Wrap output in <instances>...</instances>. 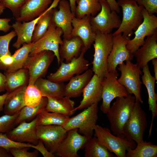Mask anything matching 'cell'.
<instances>
[{
    "instance_id": "bcb514c9",
    "label": "cell",
    "mask_w": 157,
    "mask_h": 157,
    "mask_svg": "<svg viewBox=\"0 0 157 157\" xmlns=\"http://www.w3.org/2000/svg\"><path fill=\"white\" fill-rule=\"evenodd\" d=\"M35 149L40 152L44 157H55V154L49 151L46 148L43 143L39 140L38 142L36 145Z\"/></svg>"
},
{
    "instance_id": "e575fe53",
    "label": "cell",
    "mask_w": 157,
    "mask_h": 157,
    "mask_svg": "<svg viewBox=\"0 0 157 157\" xmlns=\"http://www.w3.org/2000/svg\"><path fill=\"white\" fill-rule=\"evenodd\" d=\"M137 144L134 148L127 151L126 157H157V145L144 141Z\"/></svg>"
},
{
    "instance_id": "d6a6232c",
    "label": "cell",
    "mask_w": 157,
    "mask_h": 157,
    "mask_svg": "<svg viewBox=\"0 0 157 157\" xmlns=\"http://www.w3.org/2000/svg\"><path fill=\"white\" fill-rule=\"evenodd\" d=\"M85 157H113L114 154L99 142L97 138H90L85 146Z\"/></svg>"
},
{
    "instance_id": "11a10c76",
    "label": "cell",
    "mask_w": 157,
    "mask_h": 157,
    "mask_svg": "<svg viewBox=\"0 0 157 157\" xmlns=\"http://www.w3.org/2000/svg\"><path fill=\"white\" fill-rule=\"evenodd\" d=\"M5 8L2 6L1 4L0 0V15L3 13Z\"/></svg>"
},
{
    "instance_id": "8992f818",
    "label": "cell",
    "mask_w": 157,
    "mask_h": 157,
    "mask_svg": "<svg viewBox=\"0 0 157 157\" xmlns=\"http://www.w3.org/2000/svg\"><path fill=\"white\" fill-rule=\"evenodd\" d=\"M98 103H95L84 109L76 116L70 117L63 127L67 131L77 128L79 133L92 137L98 118Z\"/></svg>"
},
{
    "instance_id": "d590c367",
    "label": "cell",
    "mask_w": 157,
    "mask_h": 157,
    "mask_svg": "<svg viewBox=\"0 0 157 157\" xmlns=\"http://www.w3.org/2000/svg\"><path fill=\"white\" fill-rule=\"evenodd\" d=\"M47 102V97H43L40 103L38 106L34 107L25 106L18 113L15 125H17L22 122L35 118L40 111L45 108Z\"/></svg>"
},
{
    "instance_id": "9a60e30c",
    "label": "cell",
    "mask_w": 157,
    "mask_h": 157,
    "mask_svg": "<svg viewBox=\"0 0 157 157\" xmlns=\"http://www.w3.org/2000/svg\"><path fill=\"white\" fill-rule=\"evenodd\" d=\"M67 131L62 126L57 125H37L36 134L38 140L47 149L55 154L66 137Z\"/></svg>"
},
{
    "instance_id": "4fadbf2b",
    "label": "cell",
    "mask_w": 157,
    "mask_h": 157,
    "mask_svg": "<svg viewBox=\"0 0 157 157\" xmlns=\"http://www.w3.org/2000/svg\"><path fill=\"white\" fill-rule=\"evenodd\" d=\"M55 56L52 51L44 50L28 57L23 68L28 70V84H34L37 79L45 74Z\"/></svg>"
},
{
    "instance_id": "277c9868",
    "label": "cell",
    "mask_w": 157,
    "mask_h": 157,
    "mask_svg": "<svg viewBox=\"0 0 157 157\" xmlns=\"http://www.w3.org/2000/svg\"><path fill=\"white\" fill-rule=\"evenodd\" d=\"M94 136L99 143L105 146L110 152L118 157H126L127 151L136 147L133 140L124 135H115L108 128L96 124L94 129Z\"/></svg>"
},
{
    "instance_id": "7402d4cb",
    "label": "cell",
    "mask_w": 157,
    "mask_h": 157,
    "mask_svg": "<svg viewBox=\"0 0 157 157\" xmlns=\"http://www.w3.org/2000/svg\"><path fill=\"white\" fill-rule=\"evenodd\" d=\"M101 79L95 74L84 88L82 93L83 98L74 110L84 109L92 105L98 103L102 99Z\"/></svg>"
},
{
    "instance_id": "f35d334b",
    "label": "cell",
    "mask_w": 157,
    "mask_h": 157,
    "mask_svg": "<svg viewBox=\"0 0 157 157\" xmlns=\"http://www.w3.org/2000/svg\"><path fill=\"white\" fill-rule=\"evenodd\" d=\"M0 147H3L8 151L13 148H23L25 147H31L35 149L36 145L30 143H22L16 142L9 138L6 133H0Z\"/></svg>"
},
{
    "instance_id": "681fc988",
    "label": "cell",
    "mask_w": 157,
    "mask_h": 157,
    "mask_svg": "<svg viewBox=\"0 0 157 157\" xmlns=\"http://www.w3.org/2000/svg\"><path fill=\"white\" fill-rule=\"evenodd\" d=\"M6 76L0 72V92H4L6 90Z\"/></svg>"
},
{
    "instance_id": "52a82bcc",
    "label": "cell",
    "mask_w": 157,
    "mask_h": 157,
    "mask_svg": "<svg viewBox=\"0 0 157 157\" xmlns=\"http://www.w3.org/2000/svg\"><path fill=\"white\" fill-rule=\"evenodd\" d=\"M140 104L136 100L123 131L124 135L137 144L144 141L143 135L148 126L147 115Z\"/></svg>"
},
{
    "instance_id": "4316f807",
    "label": "cell",
    "mask_w": 157,
    "mask_h": 157,
    "mask_svg": "<svg viewBox=\"0 0 157 157\" xmlns=\"http://www.w3.org/2000/svg\"><path fill=\"white\" fill-rule=\"evenodd\" d=\"M27 86H22L8 93L4 106L5 114L10 115L16 114L25 106L24 95Z\"/></svg>"
},
{
    "instance_id": "ba28073f",
    "label": "cell",
    "mask_w": 157,
    "mask_h": 157,
    "mask_svg": "<svg viewBox=\"0 0 157 157\" xmlns=\"http://www.w3.org/2000/svg\"><path fill=\"white\" fill-rule=\"evenodd\" d=\"M86 51L83 47L78 57L73 58L68 63L61 61L57 70L49 75L47 79L54 82L64 83L69 80L74 75L79 74L87 70L90 64L84 58Z\"/></svg>"
},
{
    "instance_id": "6da1fadb",
    "label": "cell",
    "mask_w": 157,
    "mask_h": 157,
    "mask_svg": "<svg viewBox=\"0 0 157 157\" xmlns=\"http://www.w3.org/2000/svg\"><path fill=\"white\" fill-rule=\"evenodd\" d=\"M115 99L106 114L112 133L115 135H124V128L130 116L136 99L134 95L130 94L126 97Z\"/></svg>"
},
{
    "instance_id": "7dc6e473",
    "label": "cell",
    "mask_w": 157,
    "mask_h": 157,
    "mask_svg": "<svg viewBox=\"0 0 157 157\" xmlns=\"http://www.w3.org/2000/svg\"><path fill=\"white\" fill-rule=\"evenodd\" d=\"M10 21V18H0V31L5 32L9 31L11 27L9 24Z\"/></svg>"
},
{
    "instance_id": "30bf717a",
    "label": "cell",
    "mask_w": 157,
    "mask_h": 157,
    "mask_svg": "<svg viewBox=\"0 0 157 157\" xmlns=\"http://www.w3.org/2000/svg\"><path fill=\"white\" fill-rule=\"evenodd\" d=\"M63 34L62 29L57 27L52 21L45 34L34 42L29 56H33L42 51H50L54 53L59 65L61 60L59 49L60 45L63 42L61 36Z\"/></svg>"
},
{
    "instance_id": "f5cc1de1",
    "label": "cell",
    "mask_w": 157,
    "mask_h": 157,
    "mask_svg": "<svg viewBox=\"0 0 157 157\" xmlns=\"http://www.w3.org/2000/svg\"><path fill=\"white\" fill-rule=\"evenodd\" d=\"M72 12L75 14L76 3L78 0H69Z\"/></svg>"
},
{
    "instance_id": "ab89813d",
    "label": "cell",
    "mask_w": 157,
    "mask_h": 157,
    "mask_svg": "<svg viewBox=\"0 0 157 157\" xmlns=\"http://www.w3.org/2000/svg\"><path fill=\"white\" fill-rule=\"evenodd\" d=\"M18 113L12 115L5 114L0 117V133H7L13 129Z\"/></svg>"
},
{
    "instance_id": "ac0fdd59",
    "label": "cell",
    "mask_w": 157,
    "mask_h": 157,
    "mask_svg": "<svg viewBox=\"0 0 157 157\" xmlns=\"http://www.w3.org/2000/svg\"><path fill=\"white\" fill-rule=\"evenodd\" d=\"M58 6V9H53L52 21L62 29L63 39H69L72 37V21L75 15L72 12L69 1L60 0Z\"/></svg>"
},
{
    "instance_id": "603a6c76",
    "label": "cell",
    "mask_w": 157,
    "mask_h": 157,
    "mask_svg": "<svg viewBox=\"0 0 157 157\" xmlns=\"http://www.w3.org/2000/svg\"><path fill=\"white\" fill-rule=\"evenodd\" d=\"M133 54L136 64L142 69L148 63L157 58V31L152 35L147 37L144 44Z\"/></svg>"
},
{
    "instance_id": "e0dca14e",
    "label": "cell",
    "mask_w": 157,
    "mask_h": 157,
    "mask_svg": "<svg viewBox=\"0 0 157 157\" xmlns=\"http://www.w3.org/2000/svg\"><path fill=\"white\" fill-rule=\"evenodd\" d=\"M60 0H53L49 7L40 16L30 21L21 22L16 21L11 27L15 32L17 38L13 46L17 49L20 48L24 43L31 42V38L35 27L40 19L50 10L56 8Z\"/></svg>"
},
{
    "instance_id": "8d00e7d4",
    "label": "cell",
    "mask_w": 157,
    "mask_h": 157,
    "mask_svg": "<svg viewBox=\"0 0 157 157\" xmlns=\"http://www.w3.org/2000/svg\"><path fill=\"white\" fill-rule=\"evenodd\" d=\"M53 9L50 10L44 15L38 21L33 33L31 42H35L37 41L47 31L52 21Z\"/></svg>"
},
{
    "instance_id": "ee69618b",
    "label": "cell",
    "mask_w": 157,
    "mask_h": 157,
    "mask_svg": "<svg viewBox=\"0 0 157 157\" xmlns=\"http://www.w3.org/2000/svg\"><path fill=\"white\" fill-rule=\"evenodd\" d=\"M143 7L150 15L157 13V0H135Z\"/></svg>"
},
{
    "instance_id": "1f68e13d",
    "label": "cell",
    "mask_w": 157,
    "mask_h": 157,
    "mask_svg": "<svg viewBox=\"0 0 157 157\" xmlns=\"http://www.w3.org/2000/svg\"><path fill=\"white\" fill-rule=\"evenodd\" d=\"M77 3L75 15L79 18L86 15L94 16L101 9L100 0H78Z\"/></svg>"
},
{
    "instance_id": "f1b7e54d",
    "label": "cell",
    "mask_w": 157,
    "mask_h": 157,
    "mask_svg": "<svg viewBox=\"0 0 157 157\" xmlns=\"http://www.w3.org/2000/svg\"><path fill=\"white\" fill-rule=\"evenodd\" d=\"M47 97L48 102L45 109L48 112L58 113L69 117L75 111V102L69 97L64 96L59 99Z\"/></svg>"
},
{
    "instance_id": "f546056e",
    "label": "cell",
    "mask_w": 157,
    "mask_h": 157,
    "mask_svg": "<svg viewBox=\"0 0 157 157\" xmlns=\"http://www.w3.org/2000/svg\"><path fill=\"white\" fill-rule=\"evenodd\" d=\"M6 90L10 93L22 86L27 85L28 83L29 75L27 69L22 68L16 72H5Z\"/></svg>"
},
{
    "instance_id": "4dcf8cb0",
    "label": "cell",
    "mask_w": 157,
    "mask_h": 157,
    "mask_svg": "<svg viewBox=\"0 0 157 157\" xmlns=\"http://www.w3.org/2000/svg\"><path fill=\"white\" fill-rule=\"evenodd\" d=\"M36 117L37 125H57L62 126L67 122L70 118L60 113L48 112L45 108Z\"/></svg>"
},
{
    "instance_id": "8fae6325",
    "label": "cell",
    "mask_w": 157,
    "mask_h": 157,
    "mask_svg": "<svg viewBox=\"0 0 157 157\" xmlns=\"http://www.w3.org/2000/svg\"><path fill=\"white\" fill-rule=\"evenodd\" d=\"M101 9L94 16H90V22L96 32L104 34L111 33L114 28H118L121 20L115 11L111 10L106 0H100Z\"/></svg>"
},
{
    "instance_id": "816d5d0a",
    "label": "cell",
    "mask_w": 157,
    "mask_h": 157,
    "mask_svg": "<svg viewBox=\"0 0 157 157\" xmlns=\"http://www.w3.org/2000/svg\"><path fill=\"white\" fill-rule=\"evenodd\" d=\"M12 155L6 149L0 147V157H12Z\"/></svg>"
},
{
    "instance_id": "f6af8a7d",
    "label": "cell",
    "mask_w": 157,
    "mask_h": 157,
    "mask_svg": "<svg viewBox=\"0 0 157 157\" xmlns=\"http://www.w3.org/2000/svg\"><path fill=\"white\" fill-rule=\"evenodd\" d=\"M14 58L12 55H4L0 57V69L5 71L13 63Z\"/></svg>"
},
{
    "instance_id": "83f0119b",
    "label": "cell",
    "mask_w": 157,
    "mask_h": 157,
    "mask_svg": "<svg viewBox=\"0 0 157 157\" xmlns=\"http://www.w3.org/2000/svg\"><path fill=\"white\" fill-rule=\"evenodd\" d=\"M34 84L43 97L59 99L65 96V85L64 83L54 82L41 77L37 79Z\"/></svg>"
},
{
    "instance_id": "44dd1931",
    "label": "cell",
    "mask_w": 157,
    "mask_h": 157,
    "mask_svg": "<svg viewBox=\"0 0 157 157\" xmlns=\"http://www.w3.org/2000/svg\"><path fill=\"white\" fill-rule=\"evenodd\" d=\"M52 0H26L15 17L16 21L27 22L41 15L50 6Z\"/></svg>"
},
{
    "instance_id": "db71d44e",
    "label": "cell",
    "mask_w": 157,
    "mask_h": 157,
    "mask_svg": "<svg viewBox=\"0 0 157 157\" xmlns=\"http://www.w3.org/2000/svg\"><path fill=\"white\" fill-rule=\"evenodd\" d=\"M152 63L154 67V77L156 80H157V59L155 58L151 60Z\"/></svg>"
},
{
    "instance_id": "d4e9b609",
    "label": "cell",
    "mask_w": 157,
    "mask_h": 157,
    "mask_svg": "<svg viewBox=\"0 0 157 157\" xmlns=\"http://www.w3.org/2000/svg\"><path fill=\"white\" fill-rule=\"evenodd\" d=\"M92 69H88L83 74L73 76L65 85L64 96L70 98L80 96L93 74Z\"/></svg>"
},
{
    "instance_id": "b9f144b4",
    "label": "cell",
    "mask_w": 157,
    "mask_h": 157,
    "mask_svg": "<svg viewBox=\"0 0 157 157\" xmlns=\"http://www.w3.org/2000/svg\"><path fill=\"white\" fill-rule=\"evenodd\" d=\"M26 0H0L1 5L9 9L15 17L24 3Z\"/></svg>"
},
{
    "instance_id": "2e32d148",
    "label": "cell",
    "mask_w": 157,
    "mask_h": 157,
    "mask_svg": "<svg viewBox=\"0 0 157 157\" xmlns=\"http://www.w3.org/2000/svg\"><path fill=\"white\" fill-rule=\"evenodd\" d=\"M90 138L79 133L77 128L70 130L54 154L59 157H79L78 151L85 147Z\"/></svg>"
},
{
    "instance_id": "f907efd6",
    "label": "cell",
    "mask_w": 157,
    "mask_h": 157,
    "mask_svg": "<svg viewBox=\"0 0 157 157\" xmlns=\"http://www.w3.org/2000/svg\"><path fill=\"white\" fill-rule=\"evenodd\" d=\"M8 93L6 92L2 95H0V112L3 110L4 106L6 96Z\"/></svg>"
},
{
    "instance_id": "5bb4252c",
    "label": "cell",
    "mask_w": 157,
    "mask_h": 157,
    "mask_svg": "<svg viewBox=\"0 0 157 157\" xmlns=\"http://www.w3.org/2000/svg\"><path fill=\"white\" fill-rule=\"evenodd\" d=\"M130 37L120 33L113 36V43L111 52L107 61L108 72H117L116 68L124 61H132L133 54L131 53L126 47Z\"/></svg>"
},
{
    "instance_id": "7bdbcfd3",
    "label": "cell",
    "mask_w": 157,
    "mask_h": 157,
    "mask_svg": "<svg viewBox=\"0 0 157 157\" xmlns=\"http://www.w3.org/2000/svg\"><path fill=\"white\" fill-rule=\"evenodd\" d=\"M29 147L23 148H13L8 150L10 153L14 157H37L39 151L36 150L32 152L28 151Z\"/></svg>"
},
{
    "instance_id": "5b68a950",
    "label": "cell",
    "mask_w": 157,
    "mask_h": 157,
    "mask_svg": "<svg viewBox=\"0 0 157 157\" xmlns=\"http://www.w3.org/2000/svg\"><path fill=\"white\" fill-rule=\"evenodd\" d=\"M126 62L125 63L123 62L119 64L117 67L121 72L117 80L126 88L129 94H133L136 100L143 104L141 95L142 83L140 79L142 71L136 63L129 60Z\"/></svg>"
},
{
    "instance_id": "3957f363",
    "label": "cell",
    "mask_w": 157,
    "mask_h": 157,
    "mask_svg": "<svg viewBox=\"0 0 157 157\" xmlns=\"http://www.w3.org/2000/svg\"><path fill=\"white\" fill-rule=\"evenodd\" d=\"M117 3L122 8L123 17L119 27L113 33L115 35L122 33L130 37L143 19L142 10L143 7L139 5L135 0H118Z\"/></svg>"
},
{
    "instance_id": "ffe728a7",
    "label": "cell",
    "mask_w": 157,
    "mask_h": 157,
    "mask_svg": "<svg viewBox=\"0 0 157 157\" xmlns=\"http://www.w3.org/2000/svg\"><path fill=\"white\" fill-rule=\"evenodd\" d=\"M90 16L86 15L81 18L75 16L72 21V37L77 36L80 38L86 51L93 43L96 34L90 22Z\"/></svg>"
},
{
    "instance_id": "7c38bea8",
    "label": "cell",
    "mask_w": 157,
    "mask_h": 157,
    "mask_svg": "<svg viewBox=\"0 0 157 157\" xmlns=\"http://www.w3.org/2000/svg\"><path fill=\"white\" fill-rule=\"evenodd\" d=\"M143 19L134 32V38L129 40L126 47L133 53L144 43L146 37L153 34L157 31V17L154 14L150 15L144 8L142 10Z\"/></svg>"
},
{
    "instance_id": "c3c4849f",
    "label": "cell",
    "mask_w": 157,
    "mask_h": 157,
    "mask_svg": "<svg viewBox=\"0 0 157 157\" xmlns=\"http://www.w3.org/2000/svg\"><path fill=\"white\" fill-rule=\"evenodd\" d=\"M108 3L111 11H115L119 13L120 9L116 0H106Z\"/></svg>"
},
{
    "instance_id": "484cf974",
    "label": "cell",
    "mask_w": 157,
    "mask_h": 157,
    "mask_svg": "<svg viewBox=\"0 0 157 157\" xmlns=\"http://www.w3.org/2000/svg\"><path fill=\"white\" fill-rule=\"evenodd\" d=\"M83 47V42L78 37H72L69 39H63L59 49L61 62L65 60L66 63H68L73 58L78 57Z\"/></svg>"
},
{
    "instance_id": "74e56055",
    "label": "cell",
    "mask_w": 157,
    "mask_h": 157,
    "mask_svg": "<svg viewBox=\"0 0 157 157\" xmlns=\"http://www.w3.org/2000/svg\"><path fill=\"white\" fill-rule=\"evenodd\" d=\"M43 96L34 84H28L26 88L24 95L25 106H35L41 102Z\"/></svg>"
},
{
    "instance_id": "cb8c5ba5",
    "label": "cell",
    "mask_w": 157,
    "mask_h": 157,
    "mask_svg": "<svg viewBox=\"0 0 157 157\" xmlns=\"http://www.w3.org/2000/svg\"><path fill=\"white\" fill-rule=\"evenodd\" d=\"M143 74L142 75V82L145 86L148 94L149 110L151 111L152 119L149 131L148 138L151 135L154 119L157 115V94L155 90V83L156 81L151 74L148 65L142 68Z\"/></svg>"
},
{
    "instance_id": "d6986e66",
    "label": "cell",
    "mask_w": 157,
    "mask_h": 157,
    "mask_svg": "<svg viewBox=\"0 0 157 157\" xmlns=\"http://www.w3.org/2000/svg\"><path fill=\"white\" fill-rule=\"evenodd\" d=\"M36 117L31 122L24 121L6 133L7 137L14 141L22 142H28L36 145L38 143L36 134L37 126Z\"/></svg>"
},
{
    "instance_id": "60d3db41",
    "label": "cell",
    "mask_w": 157,
    "mask_h": 157,
    "mask_svg": "<svg viewBox=\"0 0 157 157\" xmlns=\"http://www.w3.org/2000/svg\"><path fill=\"white\" fill-rule=\"evenodd\" d=\"M16 36L14 30L7 34L0 36V57L4 55H11L9 49V44L11 40Z\"/></svg>"
},
{
    "instance_id": "836d02e7",
    "label": "cell",
    "mask_w": 157,
    "mask_h": 157,
    "mask_svg": "<svg viewBox=\"0 0 157 157\" xmlns=\"http://www.w3.org/2000/svg\"><path fill=\"white\" fill-rule=\"evenodd\" d=\"M34 43L32 42L28 44L24 43L22 47L15 51L12 55L14 58V63L7 69L6 72H13L23 68Z\"/></svg>"
},
{
    "instance_id": "9c48e42d",
    "label": "cell",
    "mask_w": 157,
    "mask_h": 157,
    "mask_svg": "<svg viewBox=\"0 0 157 157\" xmlns=\"http://www.w3.org/2000/svg\"><path fill=\"white\" fill-rule=\"evenodd\" d=\"M118 72H108L101 81L102 87V103L100 110L106 114L112 101L117 97H126L129 94L126 88L117 80Z\"/></svg>"
},
{
    "instance_id": "7a4b0ae2",
    "label": "cell",
    "mask_w": 157,
    "mask_h": 157,
    "mask_svg": "<svg viewBox=\"0 0 157 157\" xmlns=\"http://www.w3.org/2000/svg\"><path fill=\"white\" fill-rule=\"evenodd\" d=\"M111 33L104 34L96 32L93 43L94 49L92 70L102 80L108 72L107 61L113 43Z\"/></svg>"
}]
</instances>
